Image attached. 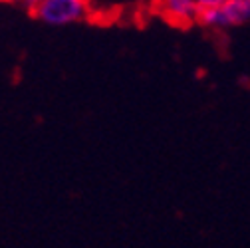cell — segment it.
<instances>
[{"instance_id":"obj_1","label":"cell","mask_w":250,"mask_h":248,"mask_svg":"<svg viewBox=\"0 0 250 248\" xmlns=\"http://www.w3.org/2000/svg\"><path fill=\"white\" fill-rule=\"evenodd\" d=\"M87 0H42L34 10L36 18L50 26H70L87 18Z\"/></svg>"},{"instance_id":"obj_2","label":"cell","mask_w":250,"mask_h":248,"mask_svg":"<svg viewBox=\"0 0 250 248\" xmlns=\"http://www.w3.org/2000/svg\"><path fill=\"white\" fill-rule=\"evenodd\" d=\"M161 16L175 26H191L199 22L201 8L195 0H157Z\"/></svg>"},{"instance_id":"obj_3","label":"cell","mask_w":250,"mask_h":248,"mask_svg":"<svg viewBox=\"0 0 250 248\" xmlns=\"http://www.w3.org/2000/svg\"><path fill=\"white\" fill-rule=\"evenodd\" d=\"M229 28L250 22V0H227L221 6Z\"/></svg>"},{"instance_id":"obj_4","label":"cell","mask_w":250,"mask_h":248,"mask_svg":"<svg viewBox=\"0 0 250 248\" xmlns=\"http://www.w3.org/2000/svg\"><path fill=\"white\" fill-rule=\"evenodd\" d=\"M195 2L199 4L201 10H207V8H214V6H223L227 0H195Z\"/></svg>"},{"instance_id":"obj_5","label":"cell","mask_w":250,"mask_h":248,"mask_svg":"<svg viewBox=\"0 0 250 248\" xmlns=\"http://www.w3.org/2000/svg\"><path fill=\"white\" fill-rule=\"evenodd\" d=\"M14 2L18 4V6H22V8H26V10H36L40 4H42V0H14Z\"/></svg>"}]
</instances>
